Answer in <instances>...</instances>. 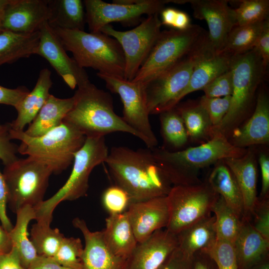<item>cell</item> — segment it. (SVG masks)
Here are the masks:
<instances>
[{
	"label": "cell",
	"instance_id": "1f68e13d",
	"mask_svg": "<svg viewBox=\"0 0 269 269\" xmlns=\"http://www.w3.org/2000/svg\"><path fill=\"white\" fill-rule=\"evenodd\" d=\"M50 15L47 22L52 28L84 31L86 23L83 1L47 0Z\"/></svg>",
	"mask_w": 269,
	"mask_h": 269
},
{
	"label": "cell",
	"instance_id": "8d00e7d4",
	"mask_svg": "<svg viewBox=\"0 0 269 269\" xmlns=\"http://www.w3.org/2000/svg\"><path fill=\"white\" fill-rule=\"evenodd\" d=\"M30 241L38 256L53 258L64 238L57 228L53 229L50 224L36 221L30 230Z\"/></svg>",
	"mask_w": 269,
	"mask_h": 269
},
{
	"label": "cell",
	"instance_id": "9f6ffc18",
	"mask_svg": "<svg viewBox=\"0 0 269 269\" xmlns=\"http://www.w3.org/2000/svg\"><path fill=\"white\" fill-rule=\"evenodd\" d=\"M193 269H212L207 262L203 259L193 256Z\"/></svg>",
	"mask_w": 269,
	"mask_h": 269
},
{
	"label": "cell",
	"instance_id": "e575fe53",
	"mask_svg": "<svg viewBox=\"0 0 269 269\" xmlns=\"http://www.w3.org/2000/svg\"><path fill=\"white\" fill-rule=\"evenodd\" d=\"M212 212L215 217L217 240L233 244L241 229L242 219L220 196L214 203Z\"/></svg>",
	"mask_w": 269,
	"mask_h": 269
},
{
	"label": "cell",
	"instance_id": "5bb4252c",
	"mask_svg": "<svg viewBox=\"0 0 269 269\" xmlns=\"http://www.w3.org/2000/svg\"><path fill=\"white\" fill-rule=\"evenodd\" d=\"M167 0H114L108 3L101 0H84L86 23L90 32H100L112 22L130 23L138 21L143 14H160Z\"/></svg>",
	"mask_w": 269,
	"mask_h": 269
},
{
	"label": "cell",
	"instance_id": "30bf717a",
	"mask_svg": "<svg viewBox=\"0 0 269 269\" xmlns=\"http://www.w3.org/2000/svg\"><path fill=\"white\" fill-rule=\"evenodd\" d=\"M219 196L207 180L196 184L173 186L166 196L169 220L165 229L177 235L212 215L213 205Z\"/></svg>",
	"mask_w": 269,
	"mask_h": 269
},
{
	"label": "cell",
	"instance_id": "7a4b0ae2",
	"mask_svg": "<svg viewBox=\"0 0 269 269\" xmlns=\"http://www.w3.org/2000/svg\"><path fill=\"white\" fill-rule=\"evenodd\" d=\"M151 150L174 186L201 183L198 175L201 169L221 160L241 157L247 148L234 146L224 134L218 133L206 142L184 149L172 151L162 146Z\"/></svg>",
	"mask_w": 269,
	"mask_h": 269
},
{
	"label": "cell",
	"instance_id": "6da1fadb",
	"mask_svg": "<svg viewBox=\"0 0 269 269\" xmlns=\"http://www.w3.org/2000/svg\"><path fill=\"white\" fill-rule=\"evenodd\" d=\"M105 162L116 185L128 193L131 202L166 196L173 186L150 148L114 146Z\"/></svg>",
	"mask_w": 269,
	"mask_h": 269
},
{
	"label": "cell",
	"instance_id": "484cf974",
	"mask_svg": "<svg viewBox=\"0 0 269 269\" xmlns=\"http://www.w3.org/2000/svg\"><path fill=\"white\" fill-rule=\"evenodd\" d=\"M102 231L107 247L114 254L125 260L137 244L126 211L110 214L106 219V227Z\"/></svg>",
	"mask_w": 269,
	"mask_h": 269
},
{
	"label": "cell",
	"instance_id": "74e56055",
	"mask_svg": "<svg viewBox=\"0 0 269 269\" xmlns=\"http://www.w3.org/2000/svg\"><path fill=\"white\" fill-rule=\"evenodd\" d=\"M234 9L236 25L254 24L269 19V0H243Z\"/></svg>",
	"mask_w": 269,
	"mask_h": 269
},
{
	"label": "cell",
	"instance_id": "277c9868",
	"mask_svg": "<svg viewBox=\"0 0 269 269\" xmlns=\"http://www.w3.org/2000/svg\"><path fill=\"white\" fill-rule=\"evenodd\" d=\"M267 69L254 49L232 57L233 92L230 106L222 122L213 128L214 134L221 133L228 138L232 132L251 116Z\"/></svg>",
	"mask_w": 269,
	"mask_h": 269
},
{
	"label": "cell",
	"instance_id": "bcb514c9",
	"mask_svg": "<svg viewBox=\"0 0 269 269\" xmlns=\"http://www.w3.org/2000/svg\"><path fill=\"white\" fill-rule=\"evenodd\" d=\"M193 258L177 247L158 269H193Z\"/></svg>",
	"mask_w": 269,
	"mask_h": 269
},
{
	"label": "cell",
	"instance_id": "2e32d148",
	"mask_svg": "<svg viewBox=\"0 0 269 269\" xmlns=\"http://www.w3.org/2000/svg\"><path fill=\"white\" fill-rule=\"evenodd\" d=\"M227 0H179V4L189 3L197 19L205 20L208 26L209 43L216 51H221L228 36L236 25L234 9Z\"/></svg>",
	"mask_w": 269,
	"mask_h": 269
},
{
	"label": "cell",
	"instance_id": "816d5d0a",
	"mask_svg": "<svg viewBox=\"0 0 269 269\" xmlns=\"http://www.w3.org/2000/svg\"><path fill=\"white\" fill-rule=\"evenodd\" d=\"M0 269H26L20 262L18 253L15 248L0 255Z\"/></svg>",
	"mask_w": 269,
	"mask_h": 269
},
{
	"label": "cell",
	"instance_id": "5b68a950",
	"mask_svg": "<svg viewBox=\"0 0 269 269\" xmlns=\"http://www.w3.org/2000/svg\"><path fill=\"white\" fill-rule=\"evenodd\" d=\"M53 29L80 67L92 68L98 74L124 79V54L115 38L101 32Z\"/></svg>",
	"mask_w": 269,
	"mask_h": 269
},
{
	"label": "cell",
	"instance_id": "f6af8a7d",
	"mask_svg": "<svg viewBox=\"0 0 269 269\" xmlns=\"http://www.w3.org/2000/svg\"><path fill=\"white\" fill-rule=\"evenodd\" d=\"M9 123H0V160L4 166L9 165L18 158V146L12 142L10 137Z\"/></svg>",
	"mask_w": 269,
	"mask_h": 269
},
{
	"label": "cell",
	"instance_id": "e0dca14e",
	"mask_svg": "<svg viewBox=\"0 0 269 269\" xmlns=\"http://www.w3.org/2000/svg\"><path fill=\"white\" fill-rule=\"evenodd\" d=\"M228 139L234 146L247 148L269 143V98L262 84L254 110L246 122L235 129Z\"/></svg>",
	"mask_w": 269,
	"mask_h": 269
},
{
	"label": "cell",
	"instance_id": "11a10c76",
	"mask_svg": "<svg viewBox=\"0 0 269 269\" xmlns=\"http://www.w3.org/2000/svg\"><path fill=\"white\" fill-rule=\"evenodd\" d=\"M11 248L9 233L0 225V255L9 252Z\"/></svg>",
	"mask_w": 269,
	"mask_h": 269
},
{
	"label": "cell",
	"instance_id": "d6a6232c",
	"mask_svg": "<svg viewBox=\"0 0 269 269\" xmlns=\"http://www.w3.org/2000/svg\"><path fill=\"white\" fill-rule=\"evenodd\" d=\"M15 225L9 232L12 246L16 248L22 266L27 269L38 256L28 236L29 222L36 218L34 208L25 206L16 213Z\"/></svg>",
	"mask_w": 269,
	"mask_h": 269
},
{
	"label": "cell",
	"instance_id": "d4e9b609",
	"mask_svg": "<svg viewBox=\"0 0 269 269\" xmlns=\"http://www.w3.org/2000/svg\"><path fill=\"white\" fill-rule=\"evenodd\" d=\"M52 84L51 71L47 68L41 69L33 89L14 108L17 117L9 123L11 130L24 131L32 122L50 95Z\"/></svg>",
	"mask_w": 269,
	"mask_h": 269
},
{
	"label": "cell",
	"instance_id": "7402d4cb",
	"mask_svg": "<svg viewBox=\"0 0 269 269\" xmlns=\"http://www.w3.org/2000/svg\"><path fill=\"white\" fill-rule=\"evenodd\" d=\"M72 224L84 238L83 269H126V260L114 254L107 247L102 231H90L86 222L79 218H74Z\"/></svg>",
	"mask_w": 269,
	"mask_h": 269
},
{
	"label": "cell",
	"instance_id": "7dc6e473",
	"mask_svg": "<svg viewBox=\"0 0 269 269\" xmlns=\"http://www.w3.org/2000/svg\"><path fill=\"white\" fill-rule=\"evenodd\" d=\"M29 91L24 86L10 89L0 85V104L15 108Z\"/></svg>",
	"mask_w": 269,
	"mask_h": 269
},
{
	"label": "cell",
	"instance_id": "7bdbcfd3",
	"mask_svg": "<svg viewBox=\"0 0 269 269\" xmlns=\"http://www.w3.org/2000/svg\"><path fill=\"white\" fill-rule=\"evenodd\" d=\"M249 221L258 232L269 241V197H258Z\"/></svg>",
	"mask_w": 269,
	"mask_h": 269
},
{
	"label": "cell",
	"instance_id": "ee69618b",
	"mask_svg": "<svg viewBox=\"0 0 269 269\" xmlns=\"http://www.w3.org/2000/svg\"><path fill=\"white\" fill-rule=\"evenodd\" d=\"M202 90L208 98H220L231 96L233 92V75L231 68L221 74Z\"/></svg>",
	"mask_w": 269,
	"mask_h": 269
},
{
	"label": "cell",
	"instance_id": "d590c367",
	"mask_svg": "<svg viewBox=\"0 0 269 269\" xmlns=\"http://www.w3.org/2000/svg\"><path fill=\"white\" fill-rule=\"evenodd\" d=\"M159 115L164 143L168 147L175 149L174 151L180 150L189 141L181 116L175 107L163 111Z\"/></svg>",
	"mask_w": 269,
	"mask_h": 269
},
{
	"label": "cell",
	"instance_id": "603a6c76",
	"mask_svg": "<svg viewBox=\"0 0 269 269\" xmlns=\"http://www.w3.org/2000/svg\"><path fill=\"white\" fill-rule=\"evenodd\" d=\"M232 57L224 51H216L209 43L199 56L187 86L177 99V104L187 95L202 90L215 78L230 70Z\"/></svg>",
	"mask_w": 269,
	"mask_h": 269
},
{
	"label": "cell",
	"instance_id": "ba28073f",
	"mask_svg": "<svg viewBox=\"0 0 269 269\" xmlns=\"http://www.w3.org/2000/svg\"><path fill=\"white\" fill-rule=\"evenodd\" d=\"M108 153L105 137H86L75 155L71 172L65 184L53 196L34 208L36 221L51 224L54 210L59 203L85 196L91 172L105 162Z\"/></svg>",
	"mask_w": 269,
	"mask_h": 269
},
{
	"label": "cell",
	"instance_id": "ab89813d",
	"mask_svg": "<svg viewBox=\"0 0 269 269\" xmlns=\"http://www.w3.org/2000/svg\"><path fill=\"white\" fill-rule=\"evenodd\" d=\"M205 253L212 259L218 269H239L231 243L217 240L214 246Z\"/></svg>",
	"mask_w": 269,
	"mask_h": 269
},
{
	"label": "cell",
	"instance_id": "52a82bcc",
	"mask_svg": "<svg viewBox=\"0 0 269 269\" xmlns=\"http://www.w3.org/2000/svg\"><path fill=\"white\" fill-rule=\"evenodd\" d=\"M209 42L208 32L197 24H191L183 30L171 28L161 31L148 57L132 81L146 84Z\"/></svg>",
	"mask_w": 269,
	"mask_h": 269
},
{
	"label": "cell",
	"instance_id": "8992f818",
	"mask_svg": "<svg viewBox=\"0 0 269 269\" xmlns=\"http://www.w3.org/2000/svg\"><path fill=\"white\" fill-rule=\"evenodd\" d=\"M10 134L12 140L20 141L18 153L43 163L55 174H60L72 164L86 138L75 127L64 122L40 136H30L24 131L11 129Z\"/></svg>",
	"mask_w": 269,
	"mask_h": 269
},
{
	"label": "cell",
	"instance_id": "83f0119b",
	"mask_svg": "<svg viewBox=\"0 0 269 269\" xmlns=\"http://www.w3.org/2000/svg\"><path fill=\"white\" fill-rule=\"evenodd\" d=\"M74 98H59L50 94L32 122L25 134L32 137L41 136L60 126L72 108Z\"/></svg>",
	"mask_w": 269,
	"mask_h": 269
},
{
	"label": "cell",
	"instance_id": "f907efd6",
	"mask_svg": "<svg viewBox=\"0 0 269 269\" xmlns=\"http://www.w3.org/2000/svg\"><path fill=\"white\" fill-rule=\"evenodd\" d=\"M253 49L259 55L264 64L267 67L269 63V22L266 24Z\"/></svg>",
	"mask_w": 269,
	"mask_h": 269
},
{
	"label": "cell",
	"instance_id": "9a60e30c",
	"mask_svg": "<svg viewBox=\"0 0 269 269\" xmlns=\"http://www.w3.org/2000/svg\"><path fill=\"white\" fill-rule=\"evenodd\" d=\"M39 32L37 55L49 63L70 88L73 90L89 80L84 69L67 54L59 37L47 21L42 25Z\"/></svg>",
	"mask_w": 269,
	"mask_h": 269
},
{
	"label": "cell",
	"instance_id": "b9f144b4",
	"mask_svg": "<svg viewBox=\"0 0 269 269\" xmlns=\"http://www.w3.org/2000/svg\"><path fill=\"white\" fill-rule=\"evenodd\" d=\"M199 102L207 113L214 127L222 122L228 113L230 106L231 96L208 98L204 95Z\"/></svg>",
	"mask_w": 269,
	"mask_h": 269
},
{
	"label": "cell",
	"instance_id": "681fc988",
	"mask_svg": "<svg viewBox=\"0 0 269 269\" xmlns=\"http://www.w3.org/2000/svg\"><path fill=\"white\" fill-rule=\"evenodd\" d=\"M7 205V189L2 173L0 170V221L2 227L8 233L12 225L6 212Z\"/></svg>",
	"mask_w": 269,
	"mask_h": 269
},
{
	"label": "cell",
	"instance_id": "d6986e66",
	"mask_svg": "<svg viewBox=\"0 0 269 269\" xmlns=\"http://www.w3.org/2000/svg\"><path fill=\"white\" fill-rule=\"evenodd\" d=\"M177 247L176 235L158 230L137 243L126 260V269H158Z\"/></svg>",
	"mask_w": 269,
	"mask_h": 269
},
{
	"label": "cell",
	"instance_id": "8fae6325",
	"mask_svg": "<svg viewBox=\"0 0 269 269\" xmlns=\"http://www.w3.org/2000/svg\"><path fill=\"white\" fill-rule=\"evenodd\" d=\"M159 14L147 16L137 26L127 31L117 30L110 24L100 32L110 36L120 44L125 56L124 79L133 80L155 44L161 26Z\"/></svg>",
	"mask_w": 269,
	"mask_h": 269
},
{
	"label": "cell",
	"instance_id": "7c38bea8",
	"mask_svg": "<svg viewBox=\"0 0 269 269\" xmlns=\"http://www.w3.org/2000/svg\"><path fill=\"white\" fill-rule=\"evenodd\" d=\"M97 74L104 81L109 90L120 96L123 105L122 118L125 122L139 135L147 148L156 147L158 140L149 120L144 84Z\"/></svg>",
	"mask_w": 269,
	"mask_h": 269
},
{
	"label": "cell",
	"instance_id": "db71d44e",
	"mask_svg": "<svg viewBox=\"0 0 269 269\" xmlns=\"http://www.w3.org/2000/svg\"><path fill=\"white\" fill-rule=\"evenodd\" d=\"M178 9L172 7L163 8L160 12L161 25L172 28Z\"/></svg>",
	"mask_w": 269,
	"mask_h": 269
},
{
	"label": "cell",
	"instance_id": "ffe728a7",
	"mask_svg": "<svg viewBox=\"0 0 269 269\" xmlns=\"http://www.w3.org/2000/svg\"><path fill=\"white\" fill-rule=\"evenodd\" d=\"M49 15L47 0H11L1 16L2 29L34 33L39 31Z\"/></svg>",
	"mask_w": 269,
	"mask_h": 269
},
{
	"label": "cell",
	"instance_id": "44dd1931",
	"mask_svg": "<svg viewBox=\"0 0 269 269\" xmlns=\"http://www.w3.org/2000/svg\"><path fill=\"white\" fill-rule=\"evenodd\" d=\"M223 161L234 175L241 192L244 207L243 219L249 220L258 199L257 149L256 146L249 147L243 156Z\"/></svg>",
	"mask_w": 269,
	"mask_h": 269
},
{
	"label": "cell",
	"instance_id": "4dcf8cb0",
	"mask_svg": "<svg viewBox=\"0 0 269 269\" xmlns=\"http://www.w3.org/2000/svg\"><path fill=\"white\" fill-rule=\"evenodd\" d=\"M39 31L32 33L3 30L0 32V66L37 54Z\"/></svg>",
	"mask_w": 269,
	"mask_h": 269
},
{
	"label": "cell",
	"instance_id": "4316f807",
	"mask_svg": "<svg viewBox=\"0 0 269 269\" xmlns=\"http://www.w3.org/2000/svg\"><path fill=\"white\" fill-rule=\"evenodd\" d=\"M176 235L178 248L185 254L193 257L198 252H206L214 246L217 240L215 217L213 215L205 217Z\"/></svg>",
	"mask_w": 269,
	"mask_h": 269
},
{
	"label": "cell",
	"instance_id": "9c48e42d",
	"mask_svg": "<svg viewBox=\"0 0 269 269\" xmlns=\"http://www.w3.org/2000/svg\"><path fill=\"white\" fill-rule=\"evenodd\" d=\"M2 174L7 189V204L16 213L26 206L34 208L44 200L52 172L46 165L27 157L4 166Z\"/></svg>",
	"mask_w": 269,
	"mask_h": 269
},
{
	"label": "cell",
	"instance_id": "f1b7e54d",
	"mask_svg": "<svg viewBox=\"0 0 269 269\" xmlns=\"http://www.w3.org/2000/svg\"><path fill=\"white\" fill-rule=\"evenodd\" d=\"M214 165L207 179L208 183L242 219L244 214L243 200L234 175L223 159Z\"/></svg>",
	"mask_w": 269,
	"mask_h": 269
},
{
	"label": "cell",
	"instance_id": "c3c4849f",
	"mask_svg": "<svg viewBox=\"0 0 269 269\" xmlns=\"http://www.w3.org/2000/svg\"><path fill=\"white\" fill-rule=\"evenodd\" d=\"M257 160L260 165L262 186L260 198L269 197V156L267 151L257 150Z\"/></svg>",
	"mask_w": 269,
	"mask_h": 269
},
{
	"label": "cell",
	"instance_id": "f35d334b",
	"mask_svg": "<svg viewBox=\"0 0 269 269\" xmlns=\"http://www.w3.org/2000/svg\"><path fill=\"white\" fill-rule=\"evenodd\" d=\"M84 247L80 238L65 237L52 259L59 264L73 269H83L82 258Z\"/></svg>",
	"mask_w": 269,
	"mask_h": 269
},
{
	"label": "cell",
	"instance_id": "680465c9",
	"mask_svg": "<svg viewBox=\"0 0 269 269\" xmlns=\"http://www.w3.org/2000/svg\"><path fill=\"white\" fill-rule=\"evenodd\" d=\"M11 0H0V16L2 15Z\"/></svg>",
	"mask_w": 269,
	"mask_h": 269
},
{
	"label": "cell",
	"instance_id": "f546056e",
	"mask_svg": "<svg viewBox=\"0 0 269 269\" xmlns=\"http://www.w3.org/2000/svg\"><path fill=\"white\" fill-rule=\"evenodd\" d=\"M174 107L183 121L189 140L200 144L212 138L213 126L207 113L199 101L178 103Z\"/></svg>",
	"mask_w": 269,
	"mask_h": 269
},
{
	"label": "cell",
	"instance_id": "4fadbf2b",
	"mask_svg": "<svg viewBox=\"0 0 269 269\" xmlns=\"http://www.w3.org/2000/svg\"><path fill=\"white\" fill-rule=\"evenodd\" d=\"M208 44L144 84L149 115L159 114L177 105V98L187 86L199 56Z\"/></svg>",
	"mask_w": 269,
	"mask_h": 269
},
{
	"label": "cell",
	"instance_id": "3957f363",
	"mask_svg": "<svg viewBox=\"0 0 269 269\" xmlns=\"http://www.w3.org/2000/svg\"><path fill=\"white\" fill-rule=\"evenodd\" d=\"M74 102L63 122L70 124L86 137H105L114 132L139 135L114 110L112 96L88 80L78 86Z\"/></svg>",
	"mask_w": 269,
	"mask_h": 269
},
{
	"label": "cell",
	"instance_id": "836d02e7",
	"mask_svg": "<svg viewBox=\"0 0 269 269\" xmlns=\"http://www.w3.org/2000/svg\"><path fill=\"white\" fill-rule=\"evenodd\" d=\"M268 22L269 19L254 24L235 26L229 33L222 51L234 56L252 50Z\"/></svg>",
	"mask_w": 269,
	"mask_h": 269
},
{
	"label": "cell",
	"instance_id": "6f0895ef",
	"mask_svg": "<svg viewBox=\"0 0 269 269\" xmlns=\"http://www.w3.org/2000/svg\"><path fill=\"white\" fill-rule=\"evenodd\" d=\"M249 269H269V263L267 259L251 267Z\"/></svg>",
	"mask_w": 269,
	"mask_h": 269
},
{
	"label": "cell",
	"instance_id": "cb8c5ba5",
	"mask_svg": "<svg viewBox=\"0 0 269 269\" xmlns=\"http://www.w3.org/2000/svg\"><path fill=\"white\" fill-rule=\"evenodd\" d=\"M239 269H249L267 259L269 241L242 219L240 232L233 243Z\"/></svg>",
	"mask_w": 269,
	"mask_h": 269
},
{
	"label": "cell",
	"instance_id": "60d3db41",
	"mask_svg": "<svg viewBox=\"0 0 269 269\" xmlns=\"http://www.w3.org/2000/svg\"><path fill=\"white\" fill-rule=\"evenodd\" d=\"M102 200L104 207L110 214L126 212L131 202L128 193L117 185L111 186L104 191Z\"/></svg>",
	"mask_w": 269,
	"mask_h": 269
},
{
	"label": "cell",
	"instance_id": "f5cc1de1",
	"mask_svg": "<svg viewBox=\"0 0 269 269\" xmlns=\"http://www.w3.org/2000/svg\"><path fill=\"white\" fill-rule=\"evenodd\" d=\"M27 269H73L59 264L51 258L38 256Z\"/></svg>",
	"mask_w": 269,
	"mask_h": 269
},
{
	"label": "cell",
	"instance_id": "91938a15",
	"mask_svg": "<svg viewBox=\"0 0 269 269\" xmlns=\"http://www.w3.org/2000/svg\"><path fill=\"white\" fill-rule=\"evenodd\" d=\"M3 30L2 27V22H1V18L0 16V32H1Z\"/></svg>",
	"mask_w": 269,
	"mask_h": 269
},
{
	"label": "cell",
	"instance_id": "ac0fdd59",
	"mask_svg": "<svg viewBox=\"0 0 269 269\" xmlns=\"http://www.w3.org/2000/svg\"><path fill=\"white\" fill-rule=\"evenodd\" d=\"M126 212L137 243L166 228L169 222L166 196L131 202Z\"/></svg>",
	"mask_w": 269,
	"mask_h": 269
}]
</instances>
